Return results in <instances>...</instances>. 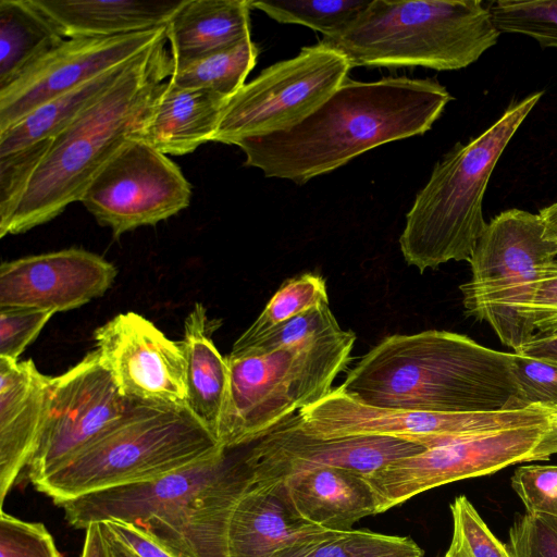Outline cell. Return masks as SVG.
<instances>
[{
	"mask_svg": "<svg viewBox=\"0 0 557 557\" xmlns=\"http://www.w3.org/2000/svg\"><path fill=\"white\" fill-rule=\"evenodd\" d=\"M115 276L111 262L79 248L18 258L0 267V308L73 310L102 296Z\"/></svg>",
	"mask_w": 557,
	"mask_h": 557,
	"instance_id": "e0dca14e",
	"label": "cell"
},
{
	"mask_svg": "<svg viewBox=\"0 0 557 557\" xmlns=\"http://www.w3.org/2000/svg\"><path fill=\"white\" fill-rule=\"evenodd\" d=\"M548 426L549 420L467 436L391 462L366 476L376 513L448 483L492 474L520 462L549 459L543 444Z\"/></svg>",
	"mask_w": 557,
	"mask_h": 557,
	"instance_id": "30bf717a",
	"label": "cell"
},
{
	"mask_svg": "<svg viewBox=\"0 0 557 557\" xmlns=\"http://www.w3.org/2000/svg\"><path fill=\"white\" fill-rule=\"evenodd\" d=\"M258 53L250 37L190 61L172 60L168 81L178 87L207 89L231 99L245 85Z\"/></svg>",
	"mask_w": 557,
	"mask_h": 557,
	"instance_id": "83f0119b",
	"label": "cell"
},
{
	"mask_svg": "<svg viewBox=\"0 0 557 557\" xmlns=\"http://www.w3.org/2000/svg\"><path fill=\"white\" fill-rule=\"evenodd\" d=\"M453 99L431 78L346 79L301 122L236 144L245 165L267 177L305 184L381 145L431 129Z\"/></svg>",
	"mask_w": 557,
	"mask_h": 557,
	"instance_id": "6da1fadb",
	"label": "cell"
},
{
	"mask_svg": "<svg viewBox=\"0 0 557 557\" xmlns=\"http://www.w3.org/2000/svg\"><path fill=\"white\" fill-rule=\"evenodd\" d=\"M517 352L557 359V333L535 336Z\"/></svg>",
	"mask_w": 557,
	"mask_h": 557,
	"instance_id": "7bdbcfd3",
	"label": "cell"
},
{
	"mask_svg": "<svg viewBox=\"0 0 557 557\" xmlns=\"http://www.w3.org/2000/svg\"><path fill=\"white\" fill-rule=\"evenodd\" d=\"M65 38L109 37L163 27L183 0H33Z\"/></svg>",
	"mask_w": 557,
	"mask_h": 557,
	"instance_id": "603a6c76",
	"label": "cell"
},
{
	"mask_svg": "<svg viewBox=\"0 0 557 557\" xmlns=\"http://www.w3.org/2000/svg\"><path fill=\"white\" fill-rule=\"evenodd\" d=\"M511 352L448 331L391 335L370 349L338 388L375 407L458 413L519 409Z\"/></svg>",
	"mask_w": 557,
	"mask_h": 557,
	"instance_id": "7a4b0ae2",
	"label": "cell"
},
{
	"mask_svg": "<svg viewBox=\"0 0 557 557\" xmlns=\"http://www.w3.org/2000/svg\"><path fill=\"white\" fill-rule=\"evenodd\" d=\"M129 403L96 350L52 376L41 432L26 468L30 483L35 485L62 467L119 419Z\"/></svg>",
	"mask_w": 557,
	"mask_h": 557,
	"instance_id": "7c38bea8",
	"label": "cell"
},
{
	"mask_svg": "<svg viewBox=\"0 0 557 557\" xmlns=\"http://www.w3.org/2000/svg\"><path fill=\"white\" fill-rule=\"evenodd\" d=\"M181 169L147 143L127 138L99 170L81 202L114 236L154 225L189 206Z\"/></svg>",
	"mask_w": 557,
	"mask_h": 557,
	"instance_id": "8fae6325",
	"label": "cell"
},
{
	"mask_svg": "<svg viewBox=\"0 0 557 557\" xmlns=\"http://www.w3.org/2000/svg\"><path fill=\"white\" fill-rule=\"evenodd\" d=\"M228 98L168 79L159 85L137 129L129 136L163 154L183 156L212 141Z\"/></svg>",
	"mask_w": 557,
	"mask_h": 557,
	"instance_id": "44dd1931",
	"label": "cell"
},
{
	"mask_svg": "<svg viewBox=\"0 0 557 557\" xmlns=\"http://www.w3.org/2000/svg\"><path fill=\"white\" fill-rule=\"evenodd\" d=\"M511 487L530 515L557 517V465H528L516 469Z\"/></svg>",
	"mask_w": 557,
	"mask_h": 557,
	"instance_id": "8d00e7d4",
	"label": "cell"
},
{
	"mask_svg": "<svg viewBox=\"0 0 557 557\" xmlns=\"http://www.w3.org/2000/svg\"><path fill=\"white\" fill-rule=\"evenodd\" d=\"M525 330L529 342L535 336L557 333V309L530 317L525 322Z\"/></svg>",
	"mask_w": 557,
	"mask_h": 557,
	"instance_id": "b9f144b4",
	"label": "cell"
},
{
	"mask_svg": "<svg viewBox=\"0 0 557 557\" xmlns=\"http://www.w3.org/2000/svg\"><path fill=\"white\" fill-rule=\"evenodd\" d=\"M96 351L120 393L135 403L188 408L187 362L181 342H173L151 321L124 312L99 326Z\"/></svg>",
	"mask_w": 557,
	"mask_h": 557,
	"instance_id": "4fadbf2b",
	"label": "cell"
},
{
	"mask_svg": "<svg viewBox=\"0 0 557 557\" xmlns=\"http://www.w3.org/2000/svg\"><path fill=\"white\" fill-rule=\"evenodd\" d=\"M533 92L467 144L458 143L436 163L417 194L399 237L401 253L421 273L450 260L469 261L487 223L483 197L502 153L542 98Z\"/></svg>",
	"mask_w": 557,
	"mask_h": 557,
	"instance_id": "277c9868",
	"label": "cell"
},
{
	"mask_svg": "<svg viewBox=\"0 0 557 557\" xmlns=\"http://www.w3.org/2000/svg\"><path fill=\"white\" fill-rule=\"evenodd\" d=\"M544 446L549 457L557 454V410L549 416V426L544 440Z\"/></svg>",
	"mask_w": 557,
	"mask_h": 557,
	"instance_id": "f6af8a7d",
	"label": "cell"
},
{
	"mask_svg": "<svg viewBox=\"0 0 557 557\" xmlns=\"http://www.w3.org/2000/svg\"><path fill=\"white\" fill-rule=\"evenodd\" d=\"M539 214L520 209L500 212L487 224L468 261L471 286L494 289L523 284L557 260V243L544 235Z\"/></svg>",
	"mask_w": 557,
	"mask_h": 557,
	"instance_id": "ac0fdd59",
	"label": "cell"
},
{
	"mask_svg": "<svg viewBox=\"0 0 557 557\" xmlns=\"http://www.w3.org/2000/svg\"><path fill=\"white\" fill-rule=\"evenodd\" d=\"M539 215L544 223L545 237L557 243V201L543 208Z\"/></svg>",
	"mask_w": 557,
	"mask_h": 557,
	"instance_id": "ee69618b",
	"label": "cell"
},
{
	"mask_svg": "<svg viewBox=\"0 0 557 557\" xmlns=\"http://www.w3.org/2000/svg\"><path fill=\"white\" fill-rule=\"evenodd\" d=\"M100 523L107 532L122 542L136 557H180L139 524L119 520H108Z\"/></svg>",
	"mask_w": 557,
	"mask_h": 557,
	"instance_id": "ab89813d",
	"label": "cell"
},
{
	"mask_svg": "<svg viewBox=\"0 0 557 557\" xmlns=\"http://www.w3.org/2000/svg\"><path fill=\"white\" fill-rule=\"evenodd\" d=\"M165 34L163 26L109 37L66 38L0 90V133L47 101L129 61Z\"/></svg>",
	"mask_w": 557,
	"mask_h": 557,
	"instance_id": "9a60e30c",
	"label": "cell"
},
{
	"mask_svg": "<svg viewBox=\"0 0 557 557\" xmlns=\"http://www.w3.org/2000/svg\"><path fill=\"white\" fill-rule=\"evenodd\" d=\"M341 532L311 524L290 506L282 482L250 484L228 528L231 557H278Z\"/></svg>",
	"mask_w": 557,
	"mask_h": 557,
	"instance_id": "ffe728a7",
	"label": "cell"
},
{
	"mask_svg": "<svg viewBox=\"0 0 557 557\" xmlns=\"http://www.w3.org/2000/svg\"><path fill=\"white\" fill-rule=\"evenodd\" d=\"M425 449L417 442L393 436L317 437L299 426L295 414L245 446L244 463L250 484H271L322 467L349 469L368 476L395 460Z\"/></svg>",
	"mask_w": 557,
	"mask_h": 557,
	"instance_id": "5bb4252c",
	"label": "cell"
},
{
	"mask_svg": "<svg viewBox=\"0 0 557 557\" xmlns=\"http://www.w3.org/2000/svg\"><path fill=\"white\" fill-rule=\"evenodd\" d=\"M556 408L440 413L375 407L360 403L338 387L296 413L299 426L317 437L393 436L425 448L458 438L544 423Z\"/></svg>",
	"mask_w": 557,
	"mask_h": 557,
	"instance_id": "9c48e42d",
	"label": "cell"
},
{
	"mask_svg": "<svg viewBox=\"0 0 557 557\" xmlns=\"http://www.w3.org/2000/svg\"><path fill=\"white\" fill-rule=\"evenodd\" d=\"M103 532L109 543L111 557H136L122 542L115 539L112 534L107 532L104 529Z\"/></svg>",
	"mask_w": 557,
	"mask_h": 557,
	"instance_id": "bcb514c9",
	"label": "cell"
},
{
	"mask_svg": "<svg viewBox=\"0 0 557 557\" xmlns=\"http://www.w3.org/2000/svg\"><path fill=\"white\" fill-rule=\"evenodd\" d=\"M166 34L134 57L121 78L52 141L0 237L47 223L79 201L92 178L137 129L172 71Z\"/></svg>",
	"mask_w": 557,
	"mask_h": 557,
	"instance_id": "3957f363",
	"label": "cell"
},
{
	"mask_svg": "<svg viewBox=\"0 0 557 557\" xmlns=\"http://www.w3.org/2000/svg\"><path fill=\"white\" fill-rule=\"evenodd\" d=\"M220 448L188 408L131 401L119 419L33 486L58 506L100 490L165 475Z\"/></svg>",
	"mask_w": 557,
	"mask_h": 557,
	"instance_id": "8992f818",
	"label": "cell"
},
{
	"mask_svg": "<svg viewBox=\"0 0 557 557\" xmlns=\"http://www.w3.org/2000/svg\"><path fill=\"white\" fill-rule=\"evenodd\" d=\"M285 495L305 521L333 531H350L364 517L376 515L366 475L344 468L322 467L294 473L282 481Z\"/></svg>",
	"mask_w": 557,
	"mask_h": 557,
	"instance_id": "7402d4cb",
	"label": "cell"
},
{
	"mask_svg": "<svg viewBox=\"0 0 557 557\" xmlns=\"http://www.w3.org/2000/svg\"><path fill=\"white\" fill-rule=\"evenodd\" d=\"M65 39L33 0H0V90Z\"/></svg>",
	"mask_w": 557,
	"mask_h": 557,
	"instance_id": "4316f807",
	"label": "cell"
},
{
	"mask_svg": "<svg viewBox=\"0 0 557 557\" xmlns=\"http://www.w3.org/2000/svg\"><path fill=\"white\" fill-rule=\"evenodd\" d=\"M355 342L352 331L339 329L269 352L230 354L220 446L250 445L330 394Z\"/></svg>",
	"mask_w": 557,
	"mask_h": 557,
	"instance_id": "52a82bcc",
	"label": "cell"
},
{
	"mask_svg": "<svg viewBox=\"0 0 557 557\" xmlns=\"http://www.w3.org/2000/svg\"><path fill=\"white\" fill-rule=\"evenodd\" d=\"M52 376L32 359L0 358V506L27 468L41 432Z\"/></svg>",
	"mask_w": 557,
	"mask_h": 557,
	"instance_id": "d6986e66",
	"label": "cell"
},
{
	"mask_svg": "<svg viewBox=\"0 0 557 557\" xmlns=\"http://www.w3.org/2000/svg\"><path fill=\"white\" fill-rule=\"evenodd\" d=\"M0 557H62L41 522L18 519L0 510Z\"/></svg>",
	"mask_w": 557,
	"mask_h": 557,
	"instance_id": "e575fe53",
	"label": "cell"
},
{
	"mask_svg": "<svg viewBox=\"0 0 557 557\" xmlns=\"http://www.w3.org/2000/svg\"><path fill=\"white\" fill-rule=\"evenodd\" d=\"M250 0H183L166 28L171 58L190 61L250 38Z\"/></svg>",
	"mask_w": 557,
	"mask_h": 557,
	"instance_id": "cb8c5ba5",
	"label": "cell"
},
{
	"mask_svg": "<svg viewBox=\"0 0 557 557\" xmlns=\"http://www.w3.org/2000/svg\"><path fill=\"white\" fill-rule=\"evenodd\" d=\"M131 60L47 101L0 133V157L30 147L47 153L53 139L121 78Z\"/></svg>",
	"mask_w": 557,
	"mask_h": 557,
	"instance_id": "484cf974",
	"label": "cell"
},
{
	"mask_svg": "<svg viewBox=\"0 0 557 557\" xmlns=\"http://www.w3.org/2000/svg\"><path fill=\"white\" fill-rule=\"evenodd\" d=\"M449 508L453 534L446 557H511L465 495L457 496Z\"/></svg>",
	"mask_w": 557,
	"mask_h": 557,
	"instance_id": "d6a6232c",
	"label": "cell"
},
{
	"mask_svg": "<svg viewBox=\"0 0 557 557\" xmlns=\"http://www.w3.org/2000/svg\"><path fill=\"white\" fill-rule=\"evenodd\" d=\"M488 8L500 34L528 36L557 49V0H497Z\"/></svg>",
	"mask_w": 557,
	"mask_h": 557,
	"instance_id": "1f68e13d",
	"label": "cell"
},
{
	"mask_svg": "<svg viewBox=\"0 0 557 557\" xmlns=\"http://www.w3.org/2000/svg\"><path fill=\"white\" fill-rule=\"evenodd\" d=\"M481 0H370L341 33L321 41L355 66L461 70L498 41Z\"/></svg>",
	"mask_w": 557,
	"mask_h": 557,
	"instance_id": "5b68a950",
	"label": "cell"
},
{
	"mask_svg": "<svg viewBox=\"0 0 557 557\" xmlns=\"http://www.w3.org/2000/svg\"><path fill=\"white\" fill-rule=\"evenodd\" d=\"M329 304L326 283L319 274L305 273L285 281L259 317L236 339L231 354L242 352L300 313Z\"/></svg>",
	"mask_w": 557,
	"mask_h": 557,
	"instance_id": "f1b7e54d",
	"label": "cell"
},
{
	"mask_svg": "<svg viewBox=\"0 0 557 557\" xmlns=\"http://www.w3.org/2000/svg\"><path fill=\"white\" fill-rule=\"evenodd\" d=\"M181 344L187 362L188 409L219 442L230 371L226 357L211 338L207 310L201 302H196L187 314Z\"/></svg>",
	"mask_w": 557,
	"mask_h": 557,
	"instance_id": "d4e9b609",
	"label": "cell"
},
{
	"mask_svg": "<svg viewBox=\"0 0 557 557\" xmlns=\"http://www.w3.org/2000/svg\"><path fill=\"white\" fill-rule=\"evenodd\" d=\"M81 557H111L101 523H91L85 529Z\"/></svg>",
	"mask_w": 557,
	"mask_h": 557,
	"instance_id": "60d3db41",
	"label": "cell"
},
{
	"mask_svg": "<svg viewBox=\"0 0 557 557\" xmlns=\"http://www.w3.org/2000/svg\"><path fill=\"white\" fill-rule=\"evenodd\" d=\"M506 547L511 557H557V517L517 515Z\"/></svg>",
	"mask_w": 557,
	"mask_h": 557,
	"instance_id": "d590c367",
	"label": "cell"
},
{
	"mask_svg": "<svg viewBox=\"0 0 557 557\" xmlns=\"http://www.w3.org/2000/svg\"><path fill=\"white\" fill-rule=\"evenodd\" d=\"M278 557H423V550L410 537L350 530Z\"/></svg>",
	"mask_w": 557,
	"mask_h": 557,
	"instance_id": "4dcf8cb0",
	"label": "cell"
},
{
	"mask_svg": "<svg viewBox=\"0 0 557 557\" xmlns=\"http://www.w3.org/2000/svg\"><path fill=\"white\" fill-rule=\"evenodd\" d=\"M510 366L519 409L536 404L557 409V359L513 351Z\"/></svg>",
	"mask_w": 557,
	"mask_h": 557,
	"instance_id": "836d02e7",
	"label": "cell"
},
{
	"mask_svg": "<svg viewBox=\"0 0 557 557\" xmlns=\"http://www.w3.org/2000/svg\"><path fill=\"white\" fill-rule=\"evenodd\" d=\"M339 329L342 327L331 311L329 304H323L289 320L255 346L232 355L269 352L282 347L293 346L314 335Z\"/></svg>",
	"mask_w": 557,
	"mask_h": 557,
	"instance_id": "74e56055",
	"label": "cell"
},
{
	"mask_svg": "<svg viewBox=\"0 0 557 557\" xmlns=\"http://www.w3.org/2000/svg\"><path fill=\"white\" fill-rule=\"evenodd\" d=\"M370 0H250L251 9L284 24H299L334 36L344 30Z\"/></svg>",
	"mask_w": 557,
	"mask_h": 557,
	"instance_id": "f546056e",
	"label": "cell"
},
{
	"mask_svg": "<svg viewBox=\"0 0 557 557\" xmlns=\"http://www.w3.org/2000/svg\"><path fill=\"white\" fill-rule=\"evenodd\" d=\"M53 314L29 308H0V358L18 360Z\"/></svg>",
	"mask_w": 557,
	"mask_h": 557,
	"instance_id": "f35d334b",
	"label": "cell"
},
{
	"mask_svg": "<svg viewBox=\"0 0 557 557\" xmlns=\"http://www.w3.org/2000/svg\"><path fill=\"white\" fill-rule=\"evenodd\" d=\"M443 557H446L445 555Z\"/></svg>",
	"mask_w": 557,
	"mask_h": 557,
	"instance_id": "7dc6e473",
	"label": "cell"
},
{
	"mask_svg": "<svg viewBox=\"0 0 557 557\" xmlns=\"http://www.w3.org/2000/svg\"><path fill=\"white\" fill-rule=\"evenodd\" d=\"M351 65L321 40L264 69L226 103L212 141H238L295 126L346 79Z\"/></svg>",
	"mask_w": 557,
	"mask_h": 557,
	"instance_id": "ba28073f",
	"label": "cell"
},
{
	"mask_svg": "<svg viewBox=\"0 0 557 557\" xmlns=\"http://www.w3.org/2000/svg\"><path fill=\"white\" fill-rule=\"evenodd\" d=\"M236 448L222 447L210 457L165 475L100 490L58 506L67 524L79 530L108 520L139 525L166 520L226 471Z\"/></svg>",
	"mask_w": 557,
	"mask_h": 557,
	"instance_id": "2e32d148",
	"label": "cell"
}]
</instances>
